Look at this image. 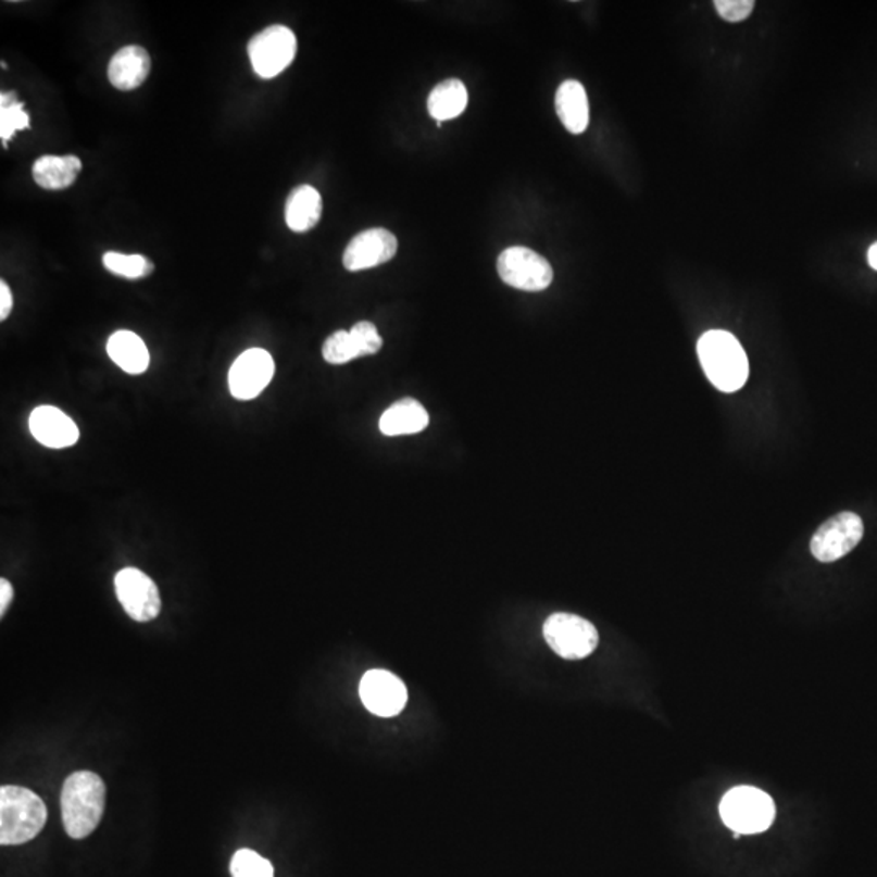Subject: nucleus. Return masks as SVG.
<instances>
[{"mask_svg":"<svg viewBox=\"0 0 877 877\" xmlns=\"http://www.w3.org/2000/svg\"><path fill=\"white\" fill-rule=\"evenodd\" d=\"M699 360L705 376L721 392H738L749 377V361L735 335L709 330L698 343Z\"/></svg>","mask_w":877,"mask_h":877,"instance_id":"f03ea898","label":"nucleus"},{"mask_svg":"<svg viewBox=\"0 0 877 877\" xmlns=\"http://www.w3.org/2000/svg\"><path fill=\"white\" fill-rule=\"evenodd\" d=\"M755 2L752 0H717L715 9L718 15L727 22L738 23L748 18L754 10Z\"/></svg>","mask_w":877,"mask_h":877,"instance_id":"a878e982","label":"nucleus"},{"mask_svg":"<svg viewBox=\"0 0 877 877\" xmlns=\"http://www.w3.org/2000/svg\"><path fill=\"white\" fill-rule=\"evenodd\" d=\"M103 265L110 274L129 280H139L153 274V262L140 254H121V252H107L103 255Z\"/></svg>","mask_w":877,"mask_h":877,"instance_id":"4be33fe9","label":"nucleus"},{"mask_svg":"<svg viewBox=\"0 0 877 877\" xmlns=\"http://www.w3.org/2000/svg\"><path fill=\"white\" fill-rule=\"evenodd\" d=\"M322 356L330 364H347L360 358V353L350 331L338 330L324 341Z\"/></svg>","mask_w":877,"mask_h":877,"instance_id":"b1692460","label":"nucleus"},{"mask_svg":"<svg viewBox=\"0 0 877 877\" xmlns=\"http://www.w3.org/2000/svg\"><path fill=\"white\" fill-rule=\"evenodd\" d=\"M275 363L268 351L251 348L229 369V392L236 400H254L274 379Z\"/></svg>","mask_w":877,"mask_h":877,"instance_id":"9d476101","label":"nucleus"},{"mask_svg":"<svg viewBox=\"0 0 877 877\" xmlns=\"http://www.w3.org/2000/svg\"><path fill=\"white\" fill-rule=\"evenodd\" d=\"M350 334L351 337H353L354 344H356L360 358L376 354L377 351L383 348V337H380L373 322H358V324H354L353 328H351Z\"/></svg>","mask_w":877,"mask_h":877,"instance_id":"393cba45","label":"nucleus"},{"mask_svg":"<svg viewBox=\"0 0 877 877\" xmlns=\"http://www.w3.org/2000/svg\"><path fill=\"white\" fill-rule=\"evenodd\" d=\"M82 171L80 158L74 154L54 156L46 154L33 164V179L42 189L64 190L77 180Z\"/></svg>","mask_w":877,"mask_h":877,"instance_id":"f3484780","label":"nucleus"},{"mask_svg":"<svg viewBox=\"0 0 877 877\" xmlns=\"http://www.w3.org/2000/svg\"><path fill=\"white\" fill-rule=\"evenodd\" d=\"M322 216V197L312 186H298L291 190L285 205V220L295 233L311 231Z\"/></svg>","mask_w":877,"mask_h":877,"instance_id":"6ab92c4d","label":"nucleus"},{"mask_svg":"<svg viewBox=\"0 0 877 877\" xmlns=\"http://www.w3.org/2000/svg\"><path fill=\"white\" fill-rule=\"evenodd\" d=\"M108 354L124 373L139 376L150 366L146 341L130 330H117L108 340Z\"/></svg>","mask_w":877,"mask_h":877,"instance_id":"a211bd4d","label":"nucleus"},{"mask_svg":"<svg viewBox=\"0 0 877 877\" xmlns=\"http://www.w3.org/2000/svg\"><path fill=\"white\" fill-rule=\"evenodd\" d=\"M151 71L150 54L142 46L120 49L108 65V78L117 90L130 91L147 80Z\"/></svg>","mask_w":877,"mask_h":877,"instance_id":"4468645a","label":"nucleus"},{"mask_svg":"<svg viewBox=\"0 0 877 877\" xmlns=\"http://www.w3.org/2000/svg\"><path fill=\"white\" fill-rule=\"evenodd\" d=\"M13 600V587L9 580H0V616H5L10 603Z\"/></svg>","mask_w":877,"mask_h":877,"instance_id":"cd10ccee","label":"nucleus"},{"mask_svg":"<svg viewBox=\"0 0 877 877\" xmlns=\"http://www.w3.org/2000/svg\"><path fill=\"white\" fill-rule=\"evenodd\" d=\"M399 249V241L384 228H371L351 239L343 252L347 271L361 272L386 264Z\"/></svg>","mask_w":877,"mask_h":877,"instance_id":"f8f14e48","label":"nucleus"},{"mask_svg":"<svg viewBox=\"0 0 877 877\" xmlns=\"http://www.w3.org/2000/svg\"><path fill=\"white\" fill-rule=\"evenodd\" d=\"M428 425L429 415L425 406L418 400L403 399L384 412L379 429L384 436L396 438V436L418 435L425 431Z\"/></svg>","mask_w":877,"mask_h":877,"instance_id":"2eb2a0df","label":"nucleus"},{"mask_svg":"<svg viewBox=\"0 0 877 877\" xmlns=\"http://www.w3.org/2000/svg\"><path fill=\"white\" fill-rule=\"evenodd\" d=\"M556 111L563 126L574 136L587 130L590 121L587 91L577 80H566L556 93Z\"/></svg>","mask_w":877,"mask_h":877,"instance_id":"dca6fc26","label":"nucleus"},{"mask_svg":"<svg viewBox=\"0 0 877 877\" xmlns=\"http://www.w3.org/2000/svg\"><path fill=\"white\" fill-rule=\"evenodd\" d=\"M229 869L233 877H275L272 863L249 849L235 853Z\"/></svg>","mask_w":877,"mask_h":877,"instance_id":"5701e85b","label":"nucleus"},{"mask_svg":"<svg viewBox=\"0 0 877 877\" xmlns=\"http://www.w3.org/2000/svg\"><path fill=\"white\" fill-rule=\"evenodd\" d=\"M466 104H468V91L456 78L440 82L428 98L429 114L438 123L455 120L466 110Z\"/></svg>","mask_w":877,"mask_h":877,"instance_id":"aec40b11","label":"nucleus"},{"mask_svg":"<svg viewBox=\"0 0 877 877\" xmlns=\"http://www.w3.org/2000/svg\"><path fill=\"white\" fill-rule=\"evenodd\" d=\"M364 707L377 717H396L405 709L409 691L399 676L386 669H371L360 682Z\"/></svg>","mask_w":877,"mask_h":877,"instance_id":"9b49d317","label":"nucleus"},{"mask_svg":"<svg viewBox=\"0 0 877 877\" xmlns=\"http://www.w3.org/2000/svg\"><path fill=\"white\" fill-rule=\"evenodd\" d=\"M23 108L25 104L13 91H3L0 95V139H2L3 148L9 146V140L16 130H25L29 127V116Z\"/></svg>","mask_w":877,"mask_h":877,"instance_id":"412c9836","label":"nucleus"},{"mask_svg":"<svg viewBox=\"0 0 877 877\" xmlns=\"http://www.w3.org/2000/svg\"><path fill=\"white\" fill-rule=\"evenodd\" d=\"M868 262L875 271H877V242L869 248Z\"/></svg>","mask_w":877,"mask_h":877,"instance_id":"c85d7f7f","label":"nucleus"},{"mask_svg":"<svg viewBox=\"0 0 877 877\" xmlns=\"http://www.w3.org/2000/svg\"><path fill=\"white\" fill-rule=\"evenodd\" d=\"M550 649L564 660H582L597 649L598 630L590 621L569 613H554L543 626Z\"/></svg>","mask_w":877,"mask_h":877,"instance_id":"39448f33","label":"nucleus"},{"mask_svg":"<svg viewBox=\"0 0 877 877\" xmlns=\"http://www.w3.org/2000/svg\"><path fill=\"white\" fill-rule=\"evenodd\" d=\"M107 806V785L100 775L80 770L65 780L61 793L62 823L72 839L90 836L103 817Z\"/></svg>","mask_w":877,"mask_h":877,"instance_id":"f257e3e1","label":"nucleus"},{"mask_svg":"<svg viewBox=\"0 0 877 877\" xmlns=\"http://www.w3.org/2000/svg\"><path fill=\"white\" fill-rule=\"evenodd\" d=\"M48 820L45 801L28 788H0V843L23 845L35 839Z\"/></svg>","mask_w":877,"mask_h":877,"instance_id":"7ed1b4c3","label":"nucleus"},{"mask_svg":"<svg viewBox=\"0 0 877 877\" xmlns=\"http://www.w3.org/2000/svg\"><path fill=\"white\" fill-rule=\"evenodd\" d=\"M865 527L860 515L842 512L824 522L811 540V553L820 563H834L855 550Z\"/></svg>","mask_w":877,"mask_h":877,"instance_id":"6e6552de","label":"nucleus"},{"mask_svg":"<svg viewBox=\"0 0 877 877\" xmlns=\"http://www.w3.org/2000/svg\"><path fill=\"white\" fill-rule=\"evenodd\" d=\"M498 274L509 287L522 291H543L553 284V267L543 255L528 248H509L498 259Z\"/></svg>","mask_w":877,"mask_h":877,"instance_id":"0eeeda50","label":"nucleus"},{"mask_svg":"<svg viewBox=\"0 0 877 877\" xmlns=\"http://www.w3.org/2000/svg\"><path fill=\"white\" fill-rule=\"evenodd\" d=\"M117 600L137 623H150L161 613V597L156 584L142 571L126 567L114 579Z\"/></svg>","mask_w":877,"mask_h":877,"instance_id":"1a4fd4ad","label":"nucleus"},{"mask_svg":"<svg viewBox=\"0 0 877 877\" xmlns=\"http://www.w3.org/2000/svg\"><path fill=\"white\" fill-rule=\"evenodd\" d=\"M13 308L12 291L5 281H0V321H5L9 317Z\"/></svg>","mask_w":877,"mask_h":877,"instance_id":"bb28decb","label":"nucleus"},{"mask_svg":"<svg viewBox=\"0 0 877 877\" xmlns=\"http://www.w3.org/2000/svg\"><path fill=\"white\" fill-rule=\"evenodd\" d=\"M29 431L33 438L49 449H65L77 443L80 438L74 419L68 418L55 406H38L29 415Z\"/></svg>","mask_w":877,"mask_h":877,"instance_id":"ddd939ff","label":"nucleus"},{"mask_svg":"<svg viewBox=\"0 0 877 877\" xmlns=\"http://www.w3.org/2000/svg\"><path fill=\"white\" fill-rule=\"evenodd\" d=\"M721 816L732 832L741 836L765 832L775 819L774 800L759 788H732L722 800Z\"/></svg>","mask_w":877,"mask_h":877,"instance_id":"20e7f679","label":"nucleus"},{"mask_svg":"<svg viewBox=\"0 0 877 877\" xmlns=\"http://www.w3.org/2000/svg\"><path fill=\"white\" fill-rule=\"evenodd\" d=\"M252 68L262 78H274L290 67L298 51L295 33L284 25H272L249 42Z\"/></svg>","mask_w":877,"mask_h":877,"instance_id":"423d86ee","label":"nucleus"}]
</instances>
